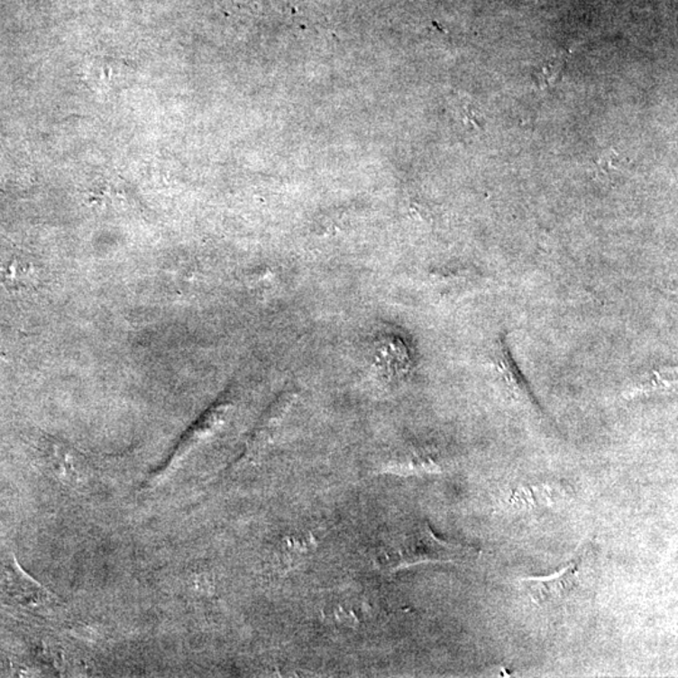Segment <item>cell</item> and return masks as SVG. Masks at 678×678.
Segmentation results:
<instances>
[{"mask_svg":"<svg viewBox=\"0 0 678 678\" xmlns=\"http://www.w3.org/2000/svg\"><path fill=\"white\" fill-rule=\"evenodd\" d=\"M479 554L474 546L444 542L426 523L393 534L374 553V564L385 573L414 567L422 563L472 561Z\"/></svg>","mask_w":678,"mask_h":678,"instance_id":"6da1fadb","label":"cell"},{"mask_svg":"<svg viewBox=\"0 0 678 678\" xmlns=\"http://www.w3.org/2000/svg\"><path fill=\"white\" fill-rule=\"evenodd\" d=\"M581 559L569 563L567 567L546 578H527L523 583L527 593L538 604L564 600L579 583Z\"/></svg>","mask_w":678,"mask_h":678,"instance_id":"7a4b0ae2","label":"cell"},{"mask_svg":"<svg viewBox=\"0 0 678 678\" xmlns=\"http://www.w3.org/2000/svg\"><path fill=\"white\" fill-rule=\"evenodd\" d=\"M0 581L6 593L23 606L35 609V607L46 606L50 600V591L30 575L24 573L15 561L5 565Z\"/></svg>","mask_w":678,"mask_h":678,"instance_id":"3957f363","label":"cell"},{"mask_svg":"<svg viewBox=\"0 0 678 678\" xmlns=\"http://www.w3.org/2000/svg\"><path fill=\"white\" fill-rule=\"evenodd\" d=\"M294 399H296L294 393L286 392L270 406L267 415L264 416L261 427L258 428L257 434L252 437V453L258 454L259 451L268 446V444L273 439L275 431L278 430L284 417H286L287 412L292 408Z\"/></svg>","mask_w":678,"mask_h":678,"instance_id":"277c9868","label":"cell"},{"mask_svg":"<svg viewBox=\"0 0 678 678\" xmlns=\"http://www.w3.org/2000/svg\"><path fill=\"white\" fill-rule=\"evenodd\" d=\"M52 459L54 474L60 481L73 488L85 484L87 479V469L75 451L56 444Z\"/></svg>","mask_w":678,"mask_h":678,"instance_id":"5b68a950","label":"cell"},{"mask_svg":"<svg viewBox=\"0 0 678 678\" xmlns=\"http://www.w3.org/2000/svg\"><path fill=\"white\" fill-rule=\"evenodd\" d=\"M597 169V176L600 179H612L617 174H622L627 168V159L623 158L616 150L604 152L597 160H594Z\"/></svg>","mask_w":678,"mask_h":678,"instance_id":"8992f818","label":"cell"},{"mask_svg":"<svg viewBox=\"0 0 678 678\" xmlns=\"http://www.w3.org/2000/svg\"><path fill=\"white\" fill-rule=\"evenodd\" d=\"M563 67H564V62H562L561 60H550V62L545 63V65H544L542 69L534 75L539 87L546 88L554 85L556 79L562 75Z\"/></svg>","mask_w":678,"mask_h":678,"instance_id":"52a82bcc","label":"cell"}]
</instances>
